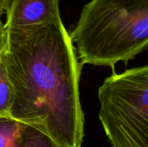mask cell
<instances>
[{"label": "cell", "mask_w": 148, "mask_h": 147, "mask_svg": "<svg viewBox=\"0 0 148 147\" xmlns=\"http://www.w3.org/2000/svg\"><path fill=\"white\" fill-rule=\"evenodd\" d=\"M1 55L12 88L10 116L58 147H82L80 63L62 21L25 28L1 24Z\"/></svg>", "instance_id": "obj_1"}, {"label": "cell", "mask_w": 148, "mask_h": 147, "mask_svg": "<svg viewBox=\"0 0 148 147\" xmlns=\"http://www.w3.org/2000/svg\"><path fill=\"white\" fill-rule=\"evenodd\" d=\"M69 36L82 65L114 70L147 49L148 0H90Z\"/></svg>", "instance_id": "obj_2"}, {"label": "cell", "mask_w": 148, "mask_h": 147, "mask_svg": "<svg viewBox=\"0 0 148 147\" xmlns=\"http://www.w3.org/2000/svg\"><path fill=\"white\" fill-rule=\"evenodd\" d=\"M99 119L113 147H148V66L113 73L98 90Z\"/></svg>", "instance_id": "obj_3"}, {"label": "cell", "mask_w": 148, "mask_h": 147, "mask_svg": "<svg viewBox=\"0 0 148 147\" xmlns=\"http://www.w3.org/2000/svg\"><path fill=\"white\" fill-rule=\"evenodd\" d=\"M3 28H25L62 21L60 0H7Z\"/></svg>", "instance_id": "obj_4"}, {"label": "cell", "mask_w": 148, "mask_h": 147, "mask_svg": "<svg viewBox=\"0 0 148 147\" xmlns=\"http://www.w3.org/2000/svg\"><path fill=\"white\" fill-rule=\"evenodd\" d=\"M27 126L10 116H0V147H24Z\"/></svg>", "instance_id": "obj_5"}, {"label": "cell", "mask_w": 148, "mask_h": 147, "mask_svg": "<svg viewBox=\"0 0 148 147\" xmlns=\"http://www.w3.org/2000/svg\"><path fill=\"white\" fill-rule=\"evenodd\" d=\"M11 101L12 88L0 50V116H10Z\"/></svg>", "instance_id": "obj_6"}, {"label": "cell", "mask_w": 148, "mask_h": 147, "mask_svg": "<svg viewBox=\"0 0 148 147\" xmlns=\"http://www.w3.org/2000/svg\"><path fill=\"white\" fill-rule=\"evenodd\" d=\"M24 147H58L45 133L36 128L28 126L25 131Z\"/></svg>", "instance_id": "obj_7"}, {"label": "cell", "mask_w": 148, "mask_h": 147, "mask_svg": "<svg viewBox=\"0 0 148 147\" xmlns=\"http://www.w3.org/2000/svg\"><path fill=\"white\" fill-rule=\"evenodd\" d=\"M6 2H7V0H0V18H1V16H3L4 15Z\"/></svg>", "instance_id": "obj_8"}, {"label": "cell", "mask_w": 148, "mask_h": 147, "mask_svg": "<svg viewBox=\"0 0 148 147\" xmlns=\"http://www.w3.org/2000/svg\"><path fill=\"white\" fill-rule=\"evenodd\" d=\"M0 27H1V25H0ZM0 50H1V35H0Z\"/></svg>", "instance_id": "obj_9"}, {"label": "cell", "mask_w": 148, "mask_h": 147, "mask_svg": "<svg viewBox=\"0 0 148 147\" xmlns=\"http://www.w3.org/2000/svg\"><path fill=\"white\" fill-rule=\"evenodd\" d=\"M1 23H0V25H1Z\"/></svg>", "instance_id": "obj_10"}]
</instances>
